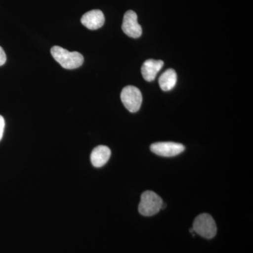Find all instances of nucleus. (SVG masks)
<instances>
[{"label": "nucleus", "mask_w": 253, "mask_h": 253, "mask_svg": "<svg viewBox=\"0 0 253 253\" xmlns=\"http://www.w3.org/2000/svg\"><path fill=\"white\" fill-rule=\"evenodd\" d=\"M51 54L53 58L66 69H76L81 67L84 61V58L81 53L78 51H71L59 46L51 48Z\"/></svg>", "instance_id": "obj_1"}, {"label": "nucleus", "mask_w": 253, "mask_h": 253, "mask_svg": "<svg viewBox=\"0 0 253 253\" xmlns=\"http://www.w3.org/2000/svg\"><path fill=\"white\" fill-rule=\"evenodd\" d=\"M162 199L152 191H146L141 196L139 212L141 215L150 217L157 214L162 209Z\"/></svg>", "instance_id": "obj_2"}, {"label": "nucleus", "mask_w": 253, "mask_h": 253, "mask_svg": "<svg viewBox=\"0 0 253 253\" xmlns=\"http://www.w3.org/2000/svg\"><path fill=\"white\" fill-rule=\"evenodd\" d=\"M193 230L202 237L211 239L217 234V225L212 216L204 213L195 219Z\"/></svg>", "instance_id": "obj_3"}, {"label": "nucleus", "mask_w": 253, "mask_h": 253, "mask_svg": "<svg viewBox=\"0 0 253 253\" xmlns=\"http://www.w3.org/2000/svg\"><path fill=\"white\" fill-rule=\"evenodd\" d=\"M121 98L125 107L129 112L136 113L140 109L142 104V94L136 86L129 85L123 88Z\"/></svg>", "instance_id": "obj_4"}, {"label": "nucleus", "mask_w": 253, "mask_h": 253, "mask_svg": "<svg viewBox=\"0 0 253 253\" xmlns=\"http://www.w3.org/2000/svg\"><path fill=\"white\" fill-rule=\"evenodd\" d=\"M184 149V145L175 142H157L151 146L153 153L163 157H174L181 154Z\"/></svg>", "instance_id": "obj_5"}, {"label": "nucleus", "mask_w": 253, "mask_h": 253, "mask_svg": "<svg viewBox=\"0 0 253 253\" xmlns=\"http://www.w3.org/2000/svg\"><path fill=\"white\" fill-rule=\"evenodd\" d=\"M123 31L129 38H139L142 34V28L138 23L137 15L134 11L129 10L123 17Z\"/></svg>", "instance_id": "obj_6"}, {"label": "nucleus", "mask_w": 253, "mask_h": 253, "mask_svg": "<svg viewBox=\"0 0 253 253\" xmlns=\"http://www.w3.org/2000/svg\"><path fill=\"white\" fill-rule=\"evenodd\" d=\"M105 22L104 15L99 9L91 10L83 15L81 18V23L83 26L89 30H97L104 26Z\"/></svg>", "instance_id": "obj_7"}, {"label": "nucleus", "mask_w": 253, "mask_h": 253, "mask_svg": "<svg viewBox=\"0 0 253 253\" xmlns=\"http://www.w3.org/2000/svg\"><path fill=\"white\" fill-rule=\"evenodd\" d=\"M163 65H164V62L161 60H146L143 63L142 67H141V74H142L145 81L148 82L154 81Z\"/></svg>", "instance_id": "obj_8"}, {"label": "nucleus", "mask_w": 253, "mask_h": 253, "mask_svg": "<svg viewBox=\"0 0 253 253\" xmlns=\"http://www.w3.org/2000/svg\"><path fill=\"white\" fill-rule=\"evenodd\" d=\"M111 151L106 146H98L91 154V162L95 168H101L109 161Z\"/></svg>", "instance_id": "obj_9"}, {"label": "nucleus", "mask_w": 253, "mask_h": 253, "mask_svg": "<svg viewBox=\"0 0 253 253\" xmlns=\"http://www.w3.org/2000/svg\"><path fill=\"white\" fill-rule=\"evenodd\" d=\"M177 76L174 70L169 69L165 71L159 78V85L163 91H169L176 85Z\"/></svg>", "instance_id": "obj_10"}, {"label": "nucleus", "mask_w": 253, "mask_h": 253, "mask_svg": "<svg viewBox=\"0 0 253 253\" xmlns=\"http://www.w3.org/2000/svg\"><path fill=\"white\" fill-rule=\"evenodd\" d=\"M5 127V121L4 118L0 116V141L2 139L3 134H4V130Z\"/></svg>", "instance_id": "obj_11"}, {"label": "nucleus", "mask_w": 253, "mask_h": 253, "mask_svg": "<svg viewBox=\"0 0 253 253\" xmlns=\"http://www.w3.org/2000/svg\"><path fill=\"white\" fill-rule=\"evenodd\" d=\"M6 61V54L4 50L0 46V66H3Z\"/></svg>", "instance_id": "obj_12"}]
</instances>
